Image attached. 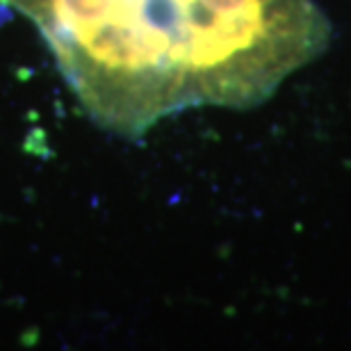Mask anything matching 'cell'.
Wrapping results in <instances>:
<instances>
[{"mask_svg": "<svg viewBox=\"0 0 351 351\" xmlns=\"http://www.w3.org/2000/svg\"><path fill=\"white\" fill-rule=\"evenodd\" d=\"M37 27L98 128L139 142L192 108L251 110L326 53L315 0H0Z\"/></svg>", "mask_w": 351, "mask_h": 351, "instance_id": "obj_1", "label": "cell"}]
</instances>
